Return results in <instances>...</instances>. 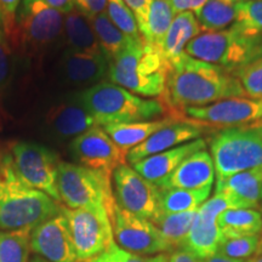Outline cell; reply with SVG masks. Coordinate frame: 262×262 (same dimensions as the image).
<instances>
[{
	"mask_svg": "<svg viewBox=\"0 0 262 262\" xmlns=\"http://www.w3.org/2000/svg\"><path fill=\"white\" fill-rule=\"evenodd\" d=\"M232 97H247L232 72L185 54L169 67L165 90L158 100L170 117L179 119L183 108L206 106Z\"/></svg>",
	"mask_w": 262,
	"mask_h": 262,
	"instance_id": "obj_1",
	"label": "cell"
},
{
	"mask_svg": "<svg viewBox=\"0 0 262 262\" xmlns=\"http://www.w3.org/2000/svg\"><path fill=\"white\" fill-rule=\"evenodd\" d=\"M60 212V203L19 178L11 153H0V231L33 229Z\"/></svg>",
	"mask_w": 262,
	"mask_h": 262,
	"instance_id": "obj_2",
	"label": "cell"
},
{
	"mask_svg": "<svg viewBox=\"0 0 262 262\" xmlns=\"http://www.w3.org/2000/svg\"><path fill=\"white\" fill-rule=\"evenodd\" d=\"M168 66L160 51L142 39H130L124 50L110 63L112 83L137 96L160 97L165 90Z\"/></svg>",
	"mask_w": 262,
	"mask_h": 262,
	"instance_id": "obj_3",
	"label": "cell"
},
{
	"mask_svg": "<svg viewBox=\"0 0 262 262\" xmlns=\"http://www.w3.org/2000/svg\"><path fill=\"white\" fill-rule=\"evenodd\" d=\"M78 96L98 126L148 122L168 114L158 98L137 96L112 81L86 88Z\"/></svg>",
	"mask_w": 262,
	"mask_h": 262,
	"instance_id": "obj_4",
	"label": "cell"
},
{
	"mask_svg": "<svg viewBox=\"0 0 262 262\" xmlns=\"http://www.w3.org/2000/svg\"><path fill=\"white\" fill-rule=\"evenodd\" d=\"M185 52L234 73L262 57V38L245 37L232 27L220 32H202L189 41Z\"/></svg>",
	"mask_w": 262,
	"mask_h": 262,
	"instance_id": "obj_5",
	"label": "cell"
},
{
	"mask_svg": "<svg viewBox=\"0 0 262 262\" xmlns=\"http://www.w3.org/2000/svg\"><path fill=\"white\" fill-rule=\"evenodd\" d=\"M111 180L79 164L61 162L57 170L60 201L70 209L103 208L111 219L117 204Z\"/></svg>",
	"mask_w": 262,
	"mask_h": 262,
	"instance_id": "obj_6",
	"label": "cell"
},
{
	"mask_svg": "<svg viewBox=\"0 0 262 262\" xmlns=\"http://www.w3.org/2000/svg\"><path fill=\"white\" fill-rule=\"evenodd\" d=\"M64 15L47 0H22L9 40L26 52L47 50L63 35Z\"/></svg>",
	"mask_w": 262,
	"mask_h": 262,
	"instance_id": "obj_7",
	"label": "cell"
},
{
	"mask_svg": "<svg viewBox=\"0 0 262 262\" xmlns=\"http://www.w3.org/2000/svg\"><path fill=\"white\" fill-rule=\"evenodd\" d=\"M216 180L262 165V137L253 125L225 127L210 141Z\"/></svg>",
	"mask_w": 262,
	"mask_h": 262,
	"instance_id": "obj_8",
	"label": "cell"
},
{
	"mask_svg": "<svg viewBox=\"0 0 262 262\" xmlns=\"http://www.w3.org/2000/svg\"><path fill=\"white\" fill-rule=\"evenodd\" d=\"M61 212L70 225L72 241L79 262L91 260L116 244L106 209H70L61 205Z\"/></svg>",
	"mask_w": 262,
	"mask_h": 262,
	"instance_id": "obj_9",
	"label": "cell"
},
{
	"mask_svg": "<svg viewBox=\"0 0 262 262\" xmlns=\"http://www.w3.org/2000/svg\"><path fill=\"white\" fill-rule=\"evenodd\" d=\"M10 153L19 178L54 201L61 202L57 191V170L61 162L54 150L39 143L18 141L11 146Z\"/></svg>",
	"mask_w": 262,
	"mask_h": 262,
	"instance_id": "obj_10",
	"label": "cell"
},
{
	"mask_svg": "<svg viewBox=\"0 0 262 262\" xmlns=\"http://www.w3.org/2000/svg\"><path fill=\"white\" fill-rule=\"evenodd\" d=\"M114 242L123 250L137 255H157L173 251L152 222L124 210L116 204L111 216Z\"/></svg>",
	"mask_w": 262,
	"mask_h": 262,
	"instance_id": "obj_11",
	"label": "cell"
},
{
	"mask_svg": "<svg viewBox=\"0 0 262 262\" xmlns=\"http://www.w3.org/2000/svg\"><path fill=\"white\" fill-rule=\"evenodd\" d=\"M113 194L117 205L131 214L153 222L160 214V189L134 168L120 165L113 172Z\"/></svg>",
	"mask_w": 262,
	"mask_h": 262,
	"instance_id": "obj_12",
	"label": "cell"
},
{
	"mask_svg": "<svg viewBox=\"0 0 262 262\" xmlns=\"http://www.w3.org/2000/svg\"><path fill=\"white\" fill-rule=\"evenodd\" d=\"M191 119L199 124L220 127L244 126L262 123V100L232 97L199 107H186L179 119Z\"/></svg>",
	"mask_w": 262,
	"mask_h": 262,
	"instance_id": "obj_13",
	"label": "cell"
},
{
	"mask_svg": "<svg viewBox=\"0 0 262 262\" xmlns=\"http://www.w3.org/2000/svg\"><path fill=\"white\" fill-rule=\"evenodd\" d=\"M70 150L79 165L103 173L111 179L117 168L126 164L127 153L120 149L103 127L98 125L74 137Z\"/></svg>",
	"mask_w": 262,
	"mask_h": 262,
	"instance_id": "obj_14",
	"label": "cell"
},
{
	"mask_svg": "<svg viewBox=\"0 0 262 262\" xmlns=\"http://www.w3.org/2000/svg\"><path fill=\"white\" fill-rule=\"evenodd\" d=\"M31 250L49 262H79L70 225L62 212L32 229Z\"/></svg>",
	"mask_w": 262,
	"mask_h": 262,
	"instance_id": "obj_15",
	"label": "cell"
},
{
	"mask_svg": "<svg viewBox=\"0 0 262 262\" xmlns=\"http://www.w3.org/2000/svg\"><path fill=\"white\" fill-rule=\"evenodd\" d=\"M204 130V126L202 124L191 123L188 120L185 122V119H178L157 131L145 142L130 149L127 152L126 159L133 165L147 157L158 155V153L181 146L183 143L201 139Z\"/></svg>",
	"mask_w": 262,
	"mask_h": 262,
	"instance_id": "obj_16",
	"label": "cell"
},
{
	"mask_svg": "<svg viewBox=\"0 0 262 262\" xmlns=\"http://www.w3.org/2000/svg\"><path fill=\"white\" fill-rule=\"evenodd\" d=\"M205 147L206 142L204 139H196L191 142L175 147V148L165 150V152L147 157V158L133 164V168L143 179L155 183L159 188L160 185L175 171V169L183 160L198 150L205 149Z\"/></svg>",
	"mask_w": 262,
	"mask_h": 262,
	"instance_id": "obj_17",
	"label": "cell"
},
{
	"mask_svg": "<svg viewBox=\"0 0 262 262\" xmlns=\"http://www.w3.org/2000/svg\"><path fill=\"white\" fill-rule=\"evenodd\" d=\"M214 179L215 166L210 153L202 149L183 160L175 169V171L160 185L159 189H199L212 187Z\"/></svg>",
	"mask_w": 262,
	"mask_h": 262,
	"instance_id": "obj_18",
	"label": "cell"
},
{
	"mask_svg": "<svg viewBox=\"0 0 262 262\" xmlns=\"http://www.w3.org/2000/svg\"><path fill=\"white\" fill-rule=\"evenodd\" d=\"M60 70L70 83L94 86L110 72V63L104 55H90L66 49L60 61Z\"/></svg>",
	"mask_w": 262,
	"mask_h": 262,
	"instance_id": "obj_19",
	"label": "cell"
},
{
	"mask_svg": "<svg viewBox=\"0 0 262 262\" xmlns=\"http://www.w3.org/2000/svg\"><path fill=\"white\" fill-rule=\"evenodd\" d=\"M48 124L57 136L62 139H74L96 125V122L77 95L71 100L52 107L48 113Z\"/></svg>",
	"mask_w": 262,
	"mask_h": 262,
	"instance_id": "obj_20",
	"label": "cell"
},
{
	"mask_svg": "<svg viewBox=\"0 0 262 262\" xmlns=\"http://www.w3.org/2000/svg\"><path fill=\"white\" fill-rule=\"evenodd\" d=\"M201 33V26L193 12L185 11L175 16L160 49V54L168 66V70L186 54V47L189 41Z\"/></svg>",
	"mask_w": 262,
	"mask_h": 262,
	"instance_id": "obj_21",
	"label": "cell"
},
{
	"mask_svg": "<svg viewBox=\"0 0 262 262\" xmlns=\"http://www.w3.org/2000/svg\"><path fill=\"white\" fill-rule=\"evenodd\" d=\"M221 239L217 219L210 217L196 210L191 231L180 249L189 251L201 260H206L217 253Z\"/></svg>",
	"mask_w": 262,
	"mask_h": 262,
	"instance_id": "obj_22",
	"label": "cell"
},
{
	"mask_svg": "<svg viewBox=\"0 0 262 262\" xmlns=\"http://www.w3.org/2000/svg\"><path fill=\"white\" fill-rule=\"evenodd\" d=\"M262 189V165L222 180H216V192L234 195L245 209L260 210Z\"/></svg>",
	"mask_w": 262,
	"mask_h": 262,
	"instance_id": "obj_23",
	"label": "cell"
},
{
	"mask_svg": "<svg viewBox=\"0 0 262 262\" xmlns=\"http://www.w3.org/2000/svg\"><path fill=\"white\" fill-rule=\"evenodd\" d=\"M178 120L172 117H163L159 119L148 120V122L126 123V124H110L102 126L108 136L114 141V143L123 149L124 152H129L134 147L141 145L142 142L162 129L169 125L172 122Z\"/></svg>",
	"mask_w": 262,
	"mask_h": 262,
	"instance_id": "obj_24",
	"label": "cell"
},
{
	"mask_svg": "<svg viewBox=\"0 0 262 262\" xmlns=\"http://www.w3.org/2000/svg\"><path fill=\"white\" fill-rule=\"evenodd\" d=\"M63 34L67 49L90 55H103L89 18L77 9L64 15Z\"/></svg>",
	"mask_w": 262,
	"mask_h": 262,
	"instance_id": "obj_25",
	"label": "cell"
},
{
	"mask_svg": "<svg viewBox=\"0 0 262 262\" xmlns=\"http://www.w3.org/2000/svg\"><path fill=\"white\" fill-rule=\"evenodd\" d=\"M217 226L222 239L256 235L262 232V214L256 209H231L219 215Z\"/></svg>",
	"mask_w": 262,
	"mask_h": 262,
	"instance_id": "obj_26",
	"label": "cell"
},
{
	"mask_svg": "<svg viewBox=\"0 0 262 262\" xmlns=\"http://www.w3.org/2000/svg\"><path fill=\"white\" fill-rule=\"evenodd\" d=\"M93 27L101 51L111 63L118 55L124 50L131 38L124 34L116 25L111 21L106 12L88 17Z\"/></svg>",
	"mask_w": 262,
	"mask_h": 262,
	"instance_id": "obj_27",
	"label": "cell"
},
{
	"mask_svg": "<svg viewBox=\"0 0 262 262\" xmlns=\"http://www.w3.org/2000/svg\"><path fill=\"white\" fill-rule=\"evenodd\" d=\"M212 187L199 189H160L159 206L163 214L194 211L208 201Z\"/></svg>",
	"mask_w": 262,
	"mask_h": 262,
	"instance_id": "obj_28",
	"label": "cell"
},
{
	"mask_svg": "<svg viewBox=\"0 0 262 262\" xmlns=\"http://www.w3.org/2000/svg\"><path fill=\"white\" fill-rule=\"evenodd\" d=\"M196 210L187 212H176V214H163L152 222L158 228L163 238L170 244L172 250H178L187 237L194 222Z\"/></svg>",
	"mask_w": 262,
	"mask_h": 262,
	"instance_id": "obj_29",
	"label": "cell"
},
{
	"mask_svg": "<svg viewBox=\"0 0 262 262\" xmlns=\"http://www.w3.org/2000/svg\"><path fill=\"white\" fill-rule=\"evenodd\" d=\"M194 16L198 19L202 32H220L233 25L235 19V4L227 0H208Z\"/></svg>",
	"mask_w": 262,
	"mask_h": 262,
	"instance_id": "obj_30",
	"label": "cell"
},
{
	"mask_svg": "<svg viewBox=\"0 0 262 262\" xmlns=\"http://www.w3.org/2000/svg\"><path fill=\"white\" fill-rule=\"evenodd\" d=\"M175 16L170 0H152L148 16V37L146 41L160 51Z\"/></svg>",
	"mask_w": 262,
	"mask_h": 262,
	"instance_id": "obj_31",
	"label": "cell"
},
{
	"mask_svg": "<svg viewBox=\"0 0 262 262\" xmlns=\"http://www.w3.org/2000/svg\"><path fill=\"white\" fill-rule=\"evenodd\" d=\"M32 228L0 232V262H28Z\"/></svg>",
	"mask_w": 262,
	"mask_h": 262,
	"instance_id": "obj_32",
	"label": "cell"
},
{
	"mask_svg": "<svg viewBox=\"0 0 262 262\" xmlns=\"http://www.w3.org/2000/svg\"><path fill=\"white\" fill-rule=\"evenodd\" d=\"M231 27L245 37L262 38V0L235 4V19Z\"/></svg>",
	"mask_w": 262,
	"mask_h": 262,
	"instance_id": "obj_33",
	"label": "cell"
},
{
	"mask_svg": "<svg viewBox=\"0 0 262 262\" xmlns=\"http://www.w3.org/2000/svg\"><path fill=\"white\" fill-rule=\"evenodd\" d=\"M261 235H247V237L222 239L217 253L235 260H249L257 254L260 247Z\"/></svg>",
	"mask_w": 262,
	"mask_h": 262,
	"instance_id": "obj_34",
	"label": "cell"
},
{
	"mask_svg": "<svg viewBox=\"0 0 262 262\" xmlns=\"http://www.w3.org/2000/svg\"><path fill=\"white\" fill-rule=\"evenodd\" d=\"M106 14L111 21L131 39H142L139 26L124 0H107Z\"/></svg>",
	"mask_w": 262,
	"mask_h": 262,
	"instance_id": "obj_35",
	"label": "cell"
},
{
	"mask_svg": "<svg viewBox=\"0 0 262 262\" xmlns=\"http://www.w3.org/2000/svg\"><path fill=\"white\" fill-rule=\"evenodd\" d=\"M249 98L262 100V57L233 73Z\"/></svg>",
	"mask_w": 262,
	"mask_h": 262,
	"instance_id": "obj_36",
	"label": "cell"
},
{
	"mask_svg": "<svg viewBox=\"0 0 262 262\" xmlns=\"http://www.w3.org/2000/svg\"><path fill=\"white\" fill-rule=\"evenodd\" d=\"M124 3L135 16L141 37L146 41L148 37V16L152 0H124Z\"/></svg>",
	"mask_w": 262,
	"mask_h": 262,
	"instance_id": "obj_37",
	"label": "cell"
},
{
	"mask_svg": "<svg viewBox=\"0 0 262 262\" xmlns=\"http://www.w3.org/2000/svg\"><path fill=\"white\" fill-rule=\"evenodd\" d=\"M11 51L4 35H0V94L8 88L11 77Z\"/></svg>",
	"mask_w": 262,
	"mask_h": 262,
	"instance_id": "obj_38",
	"label": "cell"
},
{
	"mask_svg": "<svg viewBox=\"0 0 262 262\" xmlns=\"http://www.w3.org/2000/svg\"><path fill=\"white\" fill-rule=\"evenodd\" d=\"M22 0H0V15H2L3 29L6 37H10L15 25L16 12Z\"/></svg>",
	"mask_w": 262,
	"mask_h": 262,
	"instance_id": "obj_39",
	"label": "cell"
},
{
	"mask_svg": "<svg viewBox=\"0 0 262 262\" xmlns=\"http://www.w3.org/2000/svg\"><path fill=\"white\" fill-rule=\"evenodd\" d=\"M116 257L118 262H169L170 256L168 254H157V255H137L130 254L127 251L120 249L116 245Z\"/></svg>",
	"mask_w": 262,
	"mask_h": 262,
	"instance_id": "obj_40",
	"label": "cell"
},
{
	"mask_svg": "<svg viewBox=\"0 0 262 262\" xmlns=\"http://www.w3.org/2000/svg\"><path fill=\"white\" fill-rule=\"evenodd\" d=\"M74 8L86 17H91L106 12L107 0H74Z\"/></svg>",
	"mask_w": 262,
	"mask_h": 262,
	"instance_id": "obj_41",
	"label": "cell"
},
{
	"mask_svg": "<svg viewBox=\"0 0 262 262\" xmlns=\"http://www.w3.org/2000/svg\"><path fill=\"white\" fill-rule=\"evenodd\" d=\"M206 2L208 0H170L173 12L176 15L185 11H191L193 14H196L206 4Z\"/></svg>",
	"mask_w": 262,
	"mask_h": 262,
	"instance_id": "obj_42",
	"label": "cell"
},
{
	"mask_svg": "<svg viewBox=\"0 0 262 262\" xmlns=\"http://www.w3.org/2000/svg\"><path fill=\"white\" fill-rule=\"evenodd\" d=\"M169 262H202V260L187 250L178 249V250H175L171 254V256L169 258Z\"/></svg>",
	"mask_w": 262,
	"mask_h": 262,
	"instance_id": "obj_43",
	"label": "cell"
},
{
	"mask_svg": "<svg viewBox=\"0 0 262 262\" xmlns=\"http://www.w3.org/2000/svg\"><path fill=\"white\" fill-rule=\"evenodd\" d=\"M52 8H55L62 14L66 15L74 10V0H47Z\"/></svg>",
	"mask_w": 262,
	"mask_h": 262,
	"instance_id": "obj_44",
	"label": "cell"
},
{
	"mask_svg": "<svg viewBox=\"0 0 262 262\" xmlns=\"http://www.w3.org/2000/svg\"><path fill=\"white\" fill-rule=\"evenodd\" d=\"M116 245L117 244H113L112 247L108 249L107 251H104L103 254L98 255V256L84 262H118L116 257V250H114V249H116Z\"/></svg>",
	"mask_w": 262,
	"mask_h": 262,
	"instance_id": "obj_45",
	"label": "cell"
},
{
	"mask_svg": "<svg viewBox=\"0 0 262 262\" xmlns=\"http://www.w3.org/2000/svg\"><path fill=\"white\" fill-rule=\"evenodd\" d=\"M202 262H249V260H235V258L224 256V255L215 254L214 256L206 258V260H202Z\"/></svg>",
	"mask_w": 262,
	"mask_h": 262,
	"instance_id": "obj_46",
	"label": "cell"
},
{
	"mask_svg": "<svg viewBox=\"0 0 262 262\" xmlns=\"http://www.w3.org/2000/svg\"><path fill=\"white\" fill-rule=\"evenodd\" d=\"M28 262H49V261L45 260V258L40 257V256H35V257H33L32 260L28 261Z\"/></svg>",
	"mask_w": 262,
	"mask_h": 262,
	"instance_id": "obj_47",
	"label": "cell"
},
{
	"mask_svg": "<svg viewBox=\"0 0 262 262\" xmlns=\"http://www.w3.org/2000/svg\"><path fill=\"white\" fill-rule=\"evenodd\" d=\"M249 262H262V254L256 255V256H255L253 260L249 261Z\"/></svg>",
	"mask_w": 262,
	"mask_h": 262,
	"instance_id": "obj_48",
	"label": "cell"
},
{
	"mask_svg": "<svg viewBox=\"0 0 262 262\" xmlns=\"http://www.w3.org/2000/svg\"><path fill=\"white\" fill-rule=\"evenodd\" d=\"M253 126L257 130V133L260 134V136L262 137V124H256V125H253Z\"/></svg>",
	"mask_w": 262,
	"mask_h": 262,
	"instance_id": "obj_49",
	"label": "cell"
},
{
	"mask_svg": "<svg viewBox=\"0 0 262 262\" xmlns=\"http://www.w3.org/2000/svg\"><path fill=\"white\" fill-rule=\"evenodd\" d=\"M227 2L232 3V4H238V3H241V2H247V0H227Z\"/></svg>",
	"mask_w": 262,
	"mask_h": 262,
	"instance_id": "obj_50",
	"label": "cell"
},
{
	"mask_svg": "<svg viewBox=\"0 0 262 262\" xmlns=\"http://www.w3.org/2000/svg\"><path fill=\"white\" fill-rule=\"evenodd\" d=\"M3 31H4V29H3V22H2V15H0V35L3 34Z\"/></svg>",
	"mask_w": 262,
	"mask_h": 262,
	"instance_id": "obj_51",
	"label": "cell"
},
{
	"mask_svg": "<svg viewBox=\"0 0 262 262\" xmlns=\"http://www.w3.org/2000/svg\"><path fill=\"white\" fill-rule=\"evenodd\" d=\"M258 254H262V239H261V242H260V247H258V250H257V254L256 255H258Z\"/></svg>",
	"mask_w": 262,
	"mask_h": 262,
	"instance_id": "obj_52",
	"label": "cell"
},
{
	"mask_svg": "<svg viewBox=\"0 0 262 262\" xmlns=\"http://www.w3.org/2000/svg\"><path fill=\"white\" fill-rule=\"evenodd\" d=\"M260 210L262 211V189H261V195H260Z\"/></svg>",
	"mask_w": 262,
	"mask_h": 262,
	"instance_id": "obj_53",
	"label": "cell"
},
{
	"mask_svg": "<svg viewBox=\"0 0 262 262\" xmlns=\"http://www.w3.org/2000/svg\"><path fill=\"white\" fill-rule=\"evenodd\" d=\"M261 239H262V235H261Z\"/></svg>",
	"mask_w": 262,
	"mask_h": 262,
	"instance_id": "obj_54",
	"label": "cell"
}]
</instances>
